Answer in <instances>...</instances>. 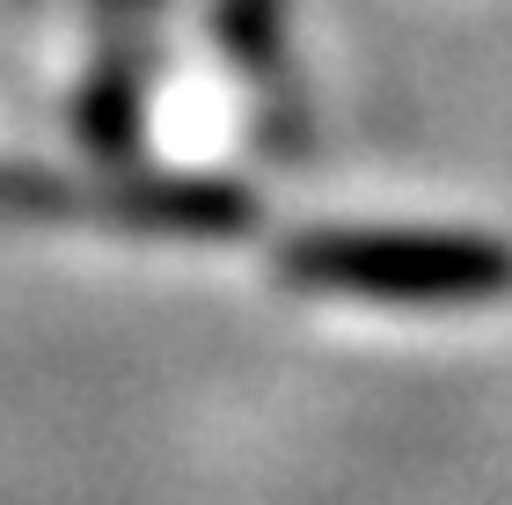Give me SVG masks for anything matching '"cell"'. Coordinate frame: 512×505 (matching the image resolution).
<instances>
[{"mask_svg":"<svg viewBox=\"0 0 512 505\" xmlns=\"http://www.w3.org/2000/svg\"><path fill=\"white\" fill-rule=\"evenodd\" d=\"M271 15H278V0H242V44H249V59L271 52Z\"/></svg>","mask_w":512,"mask_h":505,"instance_id":"obj_2","label":"cell"},{"mask_svg":"<svg viewBox=\"0 0 512 505\" xmlns=\"http://www.w3.org/2000/svg\"><path fill=\"white\" fill-rule=\"evenodd\" d=\"M286 286L374 308H498L512 301V242L498 235H374V227H322L286 242Z\"/></svg>","mask_w":512,"mask_h":505,"instance_id":"obj_1","label":"cell"}]
</instances>
